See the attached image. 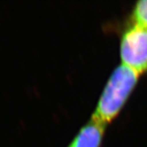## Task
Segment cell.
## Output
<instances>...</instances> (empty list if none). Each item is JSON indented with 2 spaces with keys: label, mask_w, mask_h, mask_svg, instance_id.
<instances>
[{
  "label": "cell",
  "mask_w": 147,
  "mask_h": 147,
  "mask_svg": "<svg viewBox=\"0 0 147 147\" xmlns=\"http://www.w3.org/2000/svg\"><path fill=\"white\" fill-rule=\"evenodd\" d=\"M141 74L121 64L111 74L100 95L92 118L108 124L120 112Z\"/></svg>",
  "instance_id": "1"
},
{
  "label": "cell",
  "mask_w": 147,
  "mask_h": 147,
  "mask_svg": "<svg viewBox=\"0 0 147 147\" xmlns=\"http://www.w3.org/2000/svg\"><path fill=\"white\" fill-rule=\"evenodd\" d=\"M122 64L139 74L147 71V26L132 21L120 41Z\"/></svg>",
  "instance_id": "2"
},
{
  "label": "cell",
  "mask_w": 147,
  "mask_h": 147,
  "mask_svg": "<svg viewBox=\"0 0 147 147\" xmlns=\"http://www.w3.org/2000/svg\"><path fill=\"white\" fill-rule=\"evenodd\" d=\"M105 128V124L92 118L80 129L69 147H100Z\"/></svg>",
  "instance_id": "3"
},
{
  "label": "cell",
  "mask_w": 147,
  "mask_h": 147,
  "mask_svg": "<svg viewBox=\"0 0 147 147\" xmlns=\"http://www.w3.org/2000/svg\"><path fill=\"white\" fill-rule=\"evenodd\" d=\"M132 21L147 26V0L136 3L132 10Z\"/></svg>",
  "instance_id": "4"
}]
</instances>
